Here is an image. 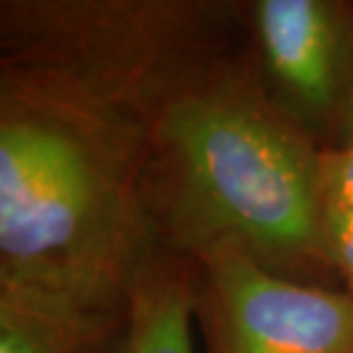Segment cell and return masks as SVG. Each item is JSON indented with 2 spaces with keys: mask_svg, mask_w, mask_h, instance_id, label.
I'll return each mask as SVG.
<instances>
[{
  "mask_svg": "<svg viewBox=\"0 0 353 353\" xmlns=\"http://www.w3.org/2000/svg\"><path fill=\"white\" fill-rule=\"evenodd\" d=\"M150 122L53 67L0 60V282L129 310L159 250L143 179Z\"/></svg>",
  "mask_w": 353,
  "mask_h": 353,
  "instance_id": "1",
  "label": "cell"
},
{
  "mask_svg": "<svg viewBox=\"0 0 353 353\" xmlns=\"http://www.w3.org/2000/svg\"><path fill=\"white\" fill-rule=\"evenodd\" d=\"M143 200L159 248L195 257L234 239L282 278L340 287L323 234L321 150L266 97L245 30L154 112Z\"/></svg>",
  "mask_w": 353,
  "mask_h": 353,
  "instance_id": "2",
  "label": "cell"
},
{
  "mask_svg": "<svg viewBox=\"0 0 353 353\" xmlns=\"http://www.w3.org/2000/svg\"><path fill=\"white\" fill-rule=\"evenodd\" d=\"M243 37L236 0H3L0 60L53 67L152 117Z\"/></svg>",
  "mask_w": 353,
  "mask_h": 353,
  "instance_id": "3",
  "label": "cell"
},
{
  "mask_svg": "<svg viewBox=\"0 0 353 353\" xmlns=\"http://www.w3.org/2000/svg\"><path fill=\"white\" fill-rule=\"evenodd\" d=\"M193 259V319L207 353H353V299L268 271L223 239Z\"/></svg>",
  "mask_w": 353,
  "mask_h": 353,
  "instance_id": "4",
  "label": "cell"
},
{
  "mask_svg": "<svg viewBox=\"0 0 353 353\" xmlns=\"http://www.w3.org/2000/svg\"><path fill=\"white\" fill-rule=\"evenodd\" d=\"M266 97L321 152L353 136V0H236Z\"/></svg>",
  "mask_w": 353,
  "mask_h": 353,
  "instance_id": "5",
  "label": "cell"
},
{
  "mask_svg": "<svg viewBox=\"0 0 353 353\" xmlns=\"http://www.w3.org/2000/svg\"><path fill=\"white\" fill-rule=\"evenodd\" d=\"M126 333L129 310H99L0 282V353H124Z\"/></svg>",
  "mask_w": 353,
  "mask_h": 353,
  "instance_id": "6",
  "label": "cell"
},
{
  "mask_svg": "<svg viewBox=\"0 0 353 353\" xmlns=\"http://www.w3.org/2000/svg\"><path fill=\"white\" fill-rule=\"evenodd\" d=\"M193 303V259L159 248L131 289L124 353H195Z\"/></svg>",
  "mask_w": 353,
  "mask_h": 353,
  "instance_id": "7",
  "label": "cell"
},
{
  "mask_svg": "<svg viewBox=\"0 0 353 353\" xmlns=\"http://www.w3.org/2000/svg\"><path fill=\"white\" fill-rule=\"evenodd\" d=\"M323 234L337 282L353 299V209L323 204Z\"/></svg>",
  "mask_w": 353,
  "mask_h": 353,
  "instance_id": "8",
  "label": "cell"
},
{
  "mask_svg": "<svg viewBox=\"0 0 353 353\" xmlns=\"http://www.w3.org/2000/svg\"><path fill=\"white\" fill-rule=\"evenodd\" d=\"M323 204L353 209V136L337 150L321 152Z\"/></svg>",
  "mask_w": 353,
  "mask_h": 353,
  "instance_id": "9",
  "label": "cell"
}]
</instances>
